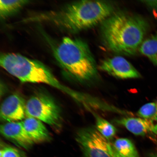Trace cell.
I'll return each instance as SVG.
<instances>
[{
    "label": "cell",
    "mask_w": 157,
    "mask_h": 157,
    "mask_svg": "<svg viewBox=\"0 0 157 157\" xmlns=\"http://www.w3.org/2000/svg\"><path fill=\"white\" fill-rule=\"evenodd\" d=\"M29 1H0V16L1 19H5L20 10Z\"/></svg>",
    "instance_id": "4fadbf2b"
},
{
    "label": "cell",
    "mask_w": 157,
    "mask_h": 157,
    "mask_svg": "<svg viewBox=\"0 0 157 157\" xmlns=\"http://www.w3.org/2000/svg\"><path fill=\"white\" fill-rule=\"evenodd\" d=\"M0 157H25L23 153L17 148L5 146L1 148Z\"/></svg>",
    "instance_id": "e0dca14e"
},
{
    "label": "cell",
    "mask_w": 157,
    "mask_h": 157,
    "mask_svg": "<svg viewBox=\"0 0 157 157\" xmlns=\"http://www.w3.org/2000/svg\"><path fill=\"white\" fill-rule=\"evenodd\" d=\"M25 131L34 143L48 142L51 139L50 132L39 120L27 117L22 121Z\"/></svg>",
    "instance_id": "8fae6325"
},
{
    "label": "cell",
    "mask_w": 157,
    "mask_h": 157,
    "mask_svg": "<svg viewBox=\"0 0 157 157\" xmlns=\"http://www.w3.org/2000/svg\"><path fill=\"white\" fill-rule=\"evenodd\" d=\"M114 10V6L110 2L81 1L34 18V21H46L68 32L76 33L101 25Z\"/></svg>",
    "instance_id": "7a4b0ae2"
},
{
    "label": "cell",
    "mask_w": 157,
    "mask_h": 157,
    "mask_svg": "<svg viewBox=\"0 0 157 157\" xmlns=\"http://www.w3.org/2000/svg\"><path fill=\"white\" fill-rule=\"evenodd\" d=\"M99 68L110 75L121 79L139 78L141 76L130 62L121 56H116L102 60Z\"/></svg>",
    "instance_id": "52a82bcc"
},
{
    "label": "cell",
    "mask_w": 157,
    "mask_h": 157,
    "mask_svg": "<svg viewBox=\"0 0 157 157\" xmlns=\"http://www.w3.org/2000/svg\"><path fill=\"white\" fill-rule=\"evenodd\" d=\"M26 103L23 98L17 94L7 97L1 104L0 117L6 123L15 122L25 119L26 116Z\"/></svg>",
    "instance_id": "ba28073f"
},
{
    "label": "cell",
    "mask_w": 157,
    "mask_h": 157,
    "mask_svg": "<svg viewBox=\"0 0 157 157\" xmlns=\"http://www.w3.org/2000/svg\"><path fill=\"white\" fill-rule=\"evenodd\" d=\"M113 144L115 150L123 157H139L134 144L128 139H117Z\"/></svg>",
    "instance_id": "5bb4252c"
},
{
    "label": "cell",
    "mask_w": 157,
    "mask_h": 157,
    "mask_svg": "<svg viewBox=\"0 0 157 157\" xmlns=\"http://www.w3.org/2000/svg\"><path fill=\"white\" fill-rule=\"evenodd\" d=\"M115 121L137 136H144L151 133L157 135V119L127 117L115 120Z\"/></svg>",
    "instance_id": "9c48e42d"
},
{
    "label": "cell",
    "mask_w": 157,
    "mask_h": 157,
    "mask_svg": "<svg viewBox=\"0 0 157 157\" xmlns=\"http://www.w3.org/2000/svg\"><path fill=\"white\" fill-rule=\"evenodd\" d=\"M109 150L111 157H123L113 147V144L111 143L109 144Z\"/></svg>",
    "instance_id": "ac0fdd59"
},
{
    "label": "cell",
    "mask_w": 157,
    "mask_h": 157,
    "mask_svg": "<svg viewBox=\"0 0 157 157\" xmlns=\"http://www.w3.org/2000/svg\"><path fill=\"white\" fill-rule=\"evenodd\" d=\"M54 54L65 71L78 81L91 82L98 77L95 58L82 39L64 37L54 49Z\"/></svg>",
    "instance_id": "3957f363"
},
{
    "label": "cell",
    "mask_w": 157,
    "mask_h": 157,
    "mask_svg": "<svg viewBox=\"0 0 157 157\" xmlns=\"http://www.w3.org/2000/svg\"><path fill=\"white\" fill-rule=\"evenodd\" d=\"M76 140L85 157H111L109 150L110 142L95 127L79 129L76 133Z\"/></svg>",
    "instance_id": "8992f818"
},
{
    "label": "cell",
    "mask_w": 157,
    "mask_h": 157,
    "mask_svg": "<svg viewBox=\"0 0 157 157\" xmlns=\"http://www.w3.org/2000/svg\"><path fill=\"white\" fill-rule=\"evenodd\" d=\"M27 117L35 118L50 125L55 130L61 128L62 119L60 108L47 94H35L28 100L25 107Z\"/></svg>",
    "instance_id": "5b68a950"
},
{
    "label": "cell",
    "mask_w": 157,
    "mask_h": 157,
    "mask_svg": "<svg viewBox=\"0 0 157 157\" xmlns=\"http://www.w3.org/2000/svg\"><path fill=\"white\" fill-rule=\"evenodd\" d=\"M3 136L20 147L28 148L34 144L23 126L22 121L6 123L1 126Z\"/></svg>",
    "instance_id": "30bf717a"
},
{
    "label": "cell",
    "mask_w": 157,
    "mask_h": 157,
    "mask_svg": "<svg viewBox=\"0 0 157 157\" xmlns=\"http://www.w3.org/2000/svg\"><path fill=\"white\" fill-rule=\"evenodd\" d=\"M91 111L95 117V128L98 132L108 140L112 139L117 132L116 128L105 119L94 112Z\"/></svg>",
    "instance_id": "9a60e30c"
},
{
    "label": "cell",
    "mask_w": 157,
    "mask_h": 157,
    "mask_svg": "<svg viewBox=\"0 0 157 157\" xmlns=\"http://www.w3.org/2000/svg\"><path fill=\"white\" fill-rule=\"evenodd\" d=\"M148 29V22L140 16L114 12L101 24L103 44L112 52L127 56L136 53Z\"/></svg>",
    "instance_id": "6da1fadb"
},
{
    "label": "cell",
    "mask_w": 157,
    "mask_h": 157,
    "mask_svg": "<svg viewBox=\"0 0 157 157\" xmlns=\"http://www.w3.org/2000/svg\"><path fill=\"white\" fill-rule=\"evenodd\" d=\"M139 50L157 66V33L143 41Z\"/></svg>",
    "instance_id": "7c38bea8"
},
{
    "label": "cell",
    "mask_w": 157,
    "mask_h": 157,
    "mask_svg": "<svg viewBox=\"0 0 157 157\" xmlns=\"http://www.w3.org/2000/svg\"><path fill=\"white\" fill-rule=\"evenodd\" d=\"M148 157H157V154H152L150 155Z\"/></svg>",
    "instance_id": "ffe728a7"
},
{
    "label": "cell",
    "mask_w": 157,
    "mask_h": 157,
    "mask_svg": "<svg viewBox=\"0 0 157 157\" xmlns=\"http://www.w3.org/2000/svg\"><path fill=\"white\" fill-rule=\"evenodd\" d=\"M0 64L6 71L21 82L44 84L70 97L74 95V90L61 83L46 65L38 60L19 54L7 53L1 55Z\"/></svg>",
    "instance_id": "277c9868"
},
{
    "label": "cell",
    "mask_w": 157,
    "mask_h": 157,
    "mask_svg": "<svg viewBox=\"0 0 157 157\" xmlns=\"http://www.w3.org/2000/svg\"><path fill=\"white\" fill-rule=\"evenodd\" d=\"M142 2L157 11V1H143Z\"/></svg>",
    "instance_id": "d6986e66"
},
{
    "label": "cell",
    "mask_w": 157,
    "mask_h": 157,
    "mask_svg": "<svg viewBox=\"0 0 157 157\" xmlns=\"http://www.w3.org/2000/svg\"><path fill=\"white\" fill-rule=\"evenodd\" d=\"M137 115L143 119H157V101L142 106L137 112Z\"/></svg>",
    "instance_id": "2e32d148"
}]
</instances>
